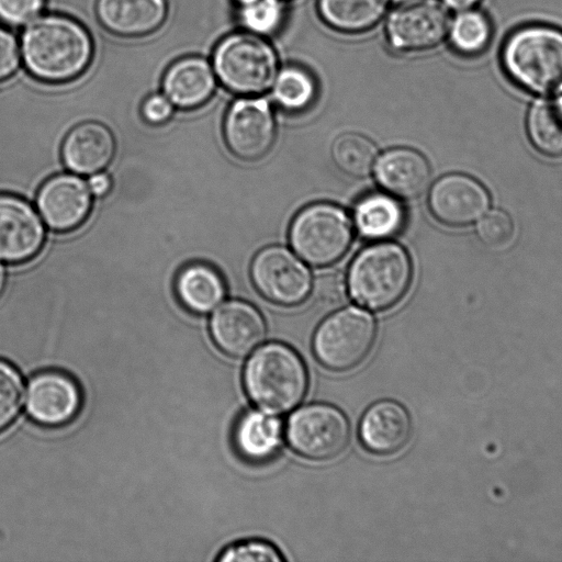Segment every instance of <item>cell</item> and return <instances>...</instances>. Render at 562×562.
I'll use <instances>...</instances> for the list:
<instances>
[{"mask_svg": "<svg viewBox=\"0 0 562 562\" xmlns=\"http://www.w3.org/2000/svg\"><path fill=\"white\" fill-rule=\"evenodd\" d=\"M352 218L359 235L380 241L401 233L406 212L398 198L387 192H372L357 201Z\"/></svg>", "mask_w": 562, "mask_h": 562, "instance_id": "7402d4cb", "label": "cell"}, {"mask_svg": "<svg viewBox=\"0 0 562 562\" xmlns=\"http://www.w3.org/2000/svg\"><path fill=\"white\" fill-rule=\"evenodd\" d=\"M213 66L200 56H186L172 63L162 78L164 94L173 106L194 109L213 95L216 87Z\"/></svg>", "mask_w": 562, "mask_h": 562, "instance_id": "44dd1931", "label": "cell"}, {"mask_svg": "<svg viewBox=\"0 0 562 562\" xmlns=\"http://www.w3.org/2000/svg\"><path fill=\"white\" fill-rule=\"evenodd\" d=\"M376 336L373 317L358 307L340 308L326 317L313 337L318 362L331 371H348L369 356Z\"/></svg>", "mask_w": 562, "mask_h": 562, "instance_id": "52a82bcc", "label": "cell"}, {"mask_svg": "<svg viewBox=\"0 0 562 562\" xmlns=\"http://www.w3.org/2000/svg\"><path fill=\"white\" fill-rule=\"evenodd\" d=\"M166 0H97L95 14L110 33L123 37L144 36L166 20Z\"/></svg>", "mask_w": 562, "mask_h": 562, "instance_id": "ffe728a7", "label": "cell"}, {"mask_svg": "<svg viewBox=\"0 0 562 562\" xmlns=\"http://www.w3.org/2000/svg\"><path fill=\"white\" fill-rule=\"evenodd\" d=\"M281 440V422L268 412L251 411L244 414L234 429L235 448L250 463L270 460L279 450Z\"/></svg>", "mask_w": 562, "mask_h": 562, "instance_id": "603a6c76", "label": "cell"}, {"mask_svg": "<svg viewBox=\"0 0 562 562\" xmlns=\"http://www.w3.org/2000/svg\"><path fill=\"white\" fill-rule=\"evenodd\" d=\"M4 284H5V272H4L3 267L0 265V295L3 291Z\"/></svg>", "mask_w": 562, "mask_h": 562, "instance_id": "ab89813d", "label": "cell"}, {"mask_svg": "<svg viewBox=\"0 0 562 562\" xmlns=\"http://www.w3.org/2000/svg\"><path fill=\"white\" fill-rule=\"evenodd\" d=\"M218 561L223 562H281L284 557L271 543L262 540H248L225 549Z\"/></svg>", "mask_w": 562, "mask_h": 562, "instance_id": "d6a6232c", "label": "cell"}, {"mask_svg": "<svg viewBox=\"0 0 562 562\" xmlns=\"http://www.w3.org/2000/svg\"><path fill=\"white\" fill-rule=\"evenodd\" d=\"M411 430V417L403 405L384 400L366 411L360 422L359 437L371 453L390 456L407 443Z\"/></svg>", "mask_w": 562, "mask_h": 562, "instance_id": "ac0fdd59", "label": "cell"}, {"mask_svg": "<svg viewBox=\"0 0 562 562\" xmlns=\"http://www.w3.org/2000/svg\"><path fill=\"white\" fill-rule=\"evenodd\" d=\"M44 240L45 227L35 209L20 196L0 193V261H29Z\"/></svg>", "mask_w": 562, "mask_h": 562, "instance_id": "7c38bea8", "label": "cell"}, {"mask_svg": "<svg viewBox=\"0 0 562 562\" xmlns=\"http://www.w3.org/2000/svg\"><path fill=\"white\" fill-rule=\"evenodd\" d=\"M176 293L184 307L194 313H207L225 296L226 286L221 273L212 266L194 262L180 270Z\"/></svg>", "mask_w": 562, "mask_h": 562, "instance_id": "cb8c5ba5", "label": "cell"}, {"mask_svg": "<svg viewBox=\"0 0 562 562\" xmlns=\"http://www.w3.org/2000/svg\"><path fill=\"white\" fill-rule=\"evenodd\" d=\"M284 15L281 0H246L238 4L241 25L257 35H270L278 31Z\"/></svg>", "mask_w": 562, "mask_h": 562, "instance_id": "f546056e", "label": "cell"}, {"mask_svg": "<svg viewBox=\"0 0 562 562\" xmlns=\"http://www.w3.org/2000/svg\"><path fill=\"white\" fill-rule=\"evenodd\" d=\"M92 193L87 182L75 175L61 173L46 180L37 194V207L54 231L69 232L88 217Z\"/></svg>", "mask_w": 562, "mask_h": 562, "instance_id": "5bb4252c", "label": "cell"}, {"mask_svg": "<svg viewBox=\"0 0 562 562\" xmlns=\"http://www.w3.org/2000/svg\"><path fill=\"white\" fill-rule=\"evenodd\" d=\"M347 283L342 276L337 271H327L319 274L312 283L311 293L315 299L324 304H338L346 295Z\"/></svg>", "mask_w": 562, "mask_h": 562, "instance_id": "e575fe53", "label": "cell"}, {"mask_svg": "<svg viewBox=\"0 0 562 562\" xmlns=\"http://www.w3.org/2000/svg\"><path fill=\"white\" fill-rule=\"evenodd\" d=\"M394 2H398V3H403V2H407V1H412V0H393Z\"/></svg>", "mask_w": 562, "mask_h": 562, "instance_id": "60d3db41", "label": "cell"}, {"mask_svg": "<svg viewBox=\"0 0 562 562\" xmlns=\"http://www.w3.org/2000/svg\"><path fill=\"white\" fill-rule=\"evenodd\" d=\"M501 59L509 79L524 90L562 91V30L547 24L520 26L507 36Z\"/></svg>", "mask_w": 562, "mask_h": 562, "instance_id": "7a4b0ae2", "label": "cell"}, {"mask_svg": "<svg viewBox=\"0 0 562 562\" xmlns=\"http://www.w3.org/2000/svg\"><path fill=\"white\" fill-rule=\"evenodd\" d=\"M490 199L485 188L475 179L450 173L438 179L428 195L432 216L450 227L470 225L481 218L488 207Z\"/></svg>", "mask_w": 562, "mask_h": 562, "instance_id": "4fadbf2b", "label": "cell"}, {"mask_svg": "<svg viewBox=\"0 0 562 562\" xmlns=\"http://www.w3.org/2000/svg\"><path fill=\"white\" fill-rule=\"evenodd\" d=\"M250 279L258 293L272 304L295 306L312 291V276L296 255L273 245L259 250L250 263Z\"/></svg>", "mask_w": 562, "mask_h": 562, "instance_id": "9c48e42d", "label": "cell"}, {"mask_svg": "<svg viewBox=\"0 0 562 562\" xmlns=\"http://www.w3.org/2000/svg\"><path fill=\"white\" fill-rule=\"evenodd\" d=\"M413 279V263L406 249L380 240L363 248L351 261L347 291L359 305L386 311L407 293Z\"/></svg>", "mask_w": 562, "mask_h": 562, "instance_id": "3957f363", "label": "cell"}, {"mask_svg": "<svg viewBox=\"0 0 562 562\" xmlns=\"http://www.w3.org/2000/svg\"><path fill=\"white\" fill-rule=\"evenodd\" d=\"M476 233L485 246L502 249L514 239L515 226L507 213L496 210L486 214L479 222Z\"/></svg>", "mask_w": 562, "mask_h": 562, "instance_id": "1f68e13d", "label": "cell"}, {"mask_svg": "<svg viewBox=\"0 0 562 562\" xmlns=\"http://www.w3.org/2000/svg\"><path fill=\"white\" fill-rule=\"evenodd\" d=\"M317 87L304 68L288 66L280 70L272 83V98L288 113L306 111L315 101Z\"/></svg>", "mask_w": 562, "mask_h": 562, "instance_id": "83f0119b", "label": "cell"}, {"mask_svg": "<svg viewBox=\"0 0 562 562\" xmlns=\"http://www.w3.org/2000/svg\"><path fill=\"white\" fill-rule=\"evenodd\" d=\"M330 157L339 171L351 178L368 177L378 159L373 142L353 132L337 136L330 146Z\"/></svg>", "mask_w": 562, "mask_h": 562, "instance_id": "4316f807", "label": "cell"}, {"mask_svg": "<svg viewBox=\"0 0 562 562\" xmlns=\"http://www.w3.org/2000/svg\"><path fill=\"white\" fill-rule=\"evenodd\" d=\"M448 7L457 10L469 9L480 0H442Z\"/></svg>", "mask_w": 562, "mask_h": 562, "instance_id": "f35d334b", "label": "cell"}, {"mask_svg": "<svg viewBox=\"0 0 562 562\" xmlns=\"http://www.w3.org/2000/svg\"><path fill=\"white\" fill-rule=\"evenodd\" d=\"M387 7L389 0H317L322 20L346 33L371 29L383 18Z\"/></svg>", "mask_w": 562, "mask_h": 562, "instance_id": "d4e9b609", "label": "cell"}, {"mask_svg": "<svg viewBox=\"0 0 562 562\" xmlns=\"http://www.w3.org/2000/svg\"><path fill=\"white\" fill-rule=\"evenodd\" d=\"M115 153V139L108 126L97 121L76 125L65 137L61 156L66 167L79 175L104 169Z\"/></svg>", "mask_w": 562, "mask_h": 562, "instance_id": "d6986e66", "label": "cell"}, {"mask_svg": "<svg viewBox=\"0 0 562 562\" xmlns=\"http://www.w3.org/2000/svg\"><path fill=\"white\" fill-rule=\"evenodd\" d=\"M249 398L272 414L293 409L305 396L308 385L306 368L290 347L271 342L258 349L244 371Z\"/></svg>", "mask_w": 562, "mask_h": 562, "instance_id": "277c9868", "label": "cell"}, {"mask_svg": "<svg viewBox=\"0 0 562 562\" xmlns=\"http://www.w3.org/2000/svg\"><path fill=\"white\" fill-rule=\"evenodd\" d=\"M23 398V381L18 370L0 360V431L18 415Z\"/></svg>", "mask_w": 562, "mask_h": 562, "instance_id": "4dcf8cb0", "label": "cell"}, {"mask_svg": "<svg viewBox=\"0 0 562 562\" xmlns=\"http://www.w3.org/2000/svg\"><path fill=\"white\" fill-rule=\"evenodd\" d=\"M350 437L349 422L341 411L326 404L299 408L288 420L286 440L299 456L326 461L338 457Z\"/></svg>", "mask_w": 562, "mask_h": 562, "instance_id": "ba28073f", "label": "cell"}, {"mask_svg": "<svg viewBox=\"0 0 562 562\" xmlns=\"http://www.w3.org/2000/svg\"><path fill=\"white\" fill-rule=\"evenodd\" d=\"M173 112V104L164 93H155L147 97L142 105L144 120L154 125L167 122Z\"/></svg>", "mask_w": 562, "mask_h": 562, "instance_id": "8d00e7d4", "label": "cell"}, {"mask_svg": "<svg viewBox=\"0 0 562 562\" xmlns=\"http://www.w3.org/2000/svg\"><path fill=\"white\" fill-rule=\"evenodd\" d=\"M45 0H0V20L12 26L27 24L40 15Z\"/></svg>", "mask_w": 562, "mask_h": 562, "instance_id": "836d02e7", "label": "cell"}, {"mask_svg": "<svg viewBox=\"0 0 562 562\" xmlns=\"http://www.w3.org/2000/svg\"><path fill=\"white\" fill-rule=\"evenodd\" d=\"M81 406V393L69 375L46 371L35 375L27 387L26 409L38 424L60 426L70 422Z\"/></svg>", "mask_w": 562, "mask_h": 562, "instance_id": "9a60e30c", "label": "cell"}, {"mask_svg": "<svg viewBox=\"0 0 562 562\" xmlns=\"http://www.w3.org/2000/svg\"><path fill=\"white\" fill-rule=\"evenodd\" d=\"M452 48L463 56H476L484 52L492 38L490 19L481 11L465 10L459 13L449 27Z\"/></svg>", "mask_w": 562, "mask_h": 562, "instance_id": "f1b7e54d", "label": "cell"}, {"mask_svg": "<svg viewBox=\"0 0 562 562\" xmlns=\"http://www.w3.org/2000/svg\"><path fill=\"white\" fill-rule=\"evenodd\" d=\"M353 239V224L344 209L314 203L293 218L289 240L295 254L311 266L325 268L340 260Z\"/></svg>", "mask_w": 562, "mask_h": 562, "instance_id": "8992f818", "label": "cell"}, {"mask_svg": "<svg viewBox=\"0 0 562 562\" xmlns=\"http://www.w3.org/2000/svg\"><path fill=\"white\" fill-rule=\"evenodd\" d=\"M26 70L44 82H66L90 65L93 42L87 29L70 16L44 14L25 26L20 43Z\"/></svg>", "mask_w": 562, "mask_h": 562, "instance_id": "6da1fadb", "label": "cell"}, {"mask_svg": "<svg viewBox=\"0 0 562 562\" xmlns=\"http://www.w3.org/2000/svg\"><path fill=\"white\" fill-rule=\"evenodd\" d=\"M449 27V14L437 0L403 2L385 22L390 45L401 52L430 49L442 42Z\"/></svg>", "mask_w": 562, "mask_h": 562, "instance_id": "8fae6325", "label": "cell"}, {"mask_svg": "<svg viewBox=\"0 0 562 562\" xmlns=\"http://www.w3.org/2000/svg\"><path fill=\"white\" fill-rule=\"evenodd\" d=\"M374 175L385 192L398 199L413 200L427 190L431 169L419 151L396 147L386 150L376 159Z\"/></svg>", "mask_w": 562, "mask_h": 562, "instance_id": "e0dca14e", "label": "cell"}, {"mask_svg": "<svg viewBox=\"0 0 562 562\" xmlns=\"http://www.w3.org/2000/svg\"><path fill=\"white\" fill-rule=\"evenodd\" d=\"M223 134L228 150L239 160L262 159L276 140V122L269 102L255 95L234 101L225 115Z\"/></svg>", "mask_w": 562, "mask_h": 562, "instance_id": "30bf717a", "label": "cell"}, {"mask_svg": "<svg viewBox=\"0 0 562 562\" xmlns=\"http://www.w3.org/2000/svg\"><path fill=\"white\" fill-rule=\"evenodd\" d=\"M88 186L92 195L103 196L111 189V179L105 173L97 172L91 175Z\"/></svg>", "mask_w": 562, "mask_h": 562, "instance_id": "74e56055", "label": "cell"}, {"mask_svg": "<svg viewBox=\"0 0 562 562\" xmlns=\"http://www.w3.org/2000/svg\"><path fill=\"white\" fill-rule=\"evenodd\" d=\"M211 334L224 353L244 358L265 339L266 323L254 305L233 300L221 305L213 314Z\"/></svg>", "mask_w": 562, "mask_h": 562, "instance_id": "2e32d148", "label": "cell"}, {"mask_svg": "<svg viewBox=\"0 0 562 562\" xmlns=\"http://www.w3.org/2000/svg\"><path fill=\"white\" fill-rule=\"evenodd\" d=\"M274 48L261 35L238 32L215 46L212 66L216 79L229 91L258 95L272 87L278 74Z\"/></svg>", "mask_w": 562, "mask_h": 562, "instance_id": "5b68a950", "label": "cell"}, {"mask_svg": "<svg viewBox=\"0 0 562 562\" xmlns=\"http://www.w3.org/2000/svg\"><path fill=\"white\" fill-rule=\"evenodd\" d=\"M21 49L15 35L0 26V81L10 78L21 63Z\"/></svg>", "mask_w": 562, "mask_h": 562, "instance_id": "d590c367", "label": "cell"}, {"mask_svg": "<svg viewBox=\"0 0 562 562\" xmlns=\"http://www.w3.org/2000/svg\"><path fill=\"white\" fill-rule=\"evenodd\" d=\"M526 126L528 137L538 151L549 157L562 155V98L535 103Z\"/></svg>", "mask_w": 562, "mask_h": 562, "instance_id": "484cf974", "label": "cell"}]
</instances>
